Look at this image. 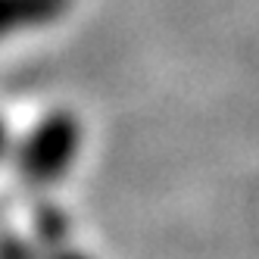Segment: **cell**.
<instances>
[{
  "mask_svg": "<svg viewBox=\"0 0 259 259\" xmlns=\"http://www.w3.org/2000/svg\"><path fill=\"white\" fill-rule=\"evenodd\" d=\"M69 10L72 0H0V41L57 25Z\"/></svg>",
  "mask_w": 259,
  "mask_h": 259,
  "instance_id": "obj_1",
  "label": "cell"
}]
</instances>
